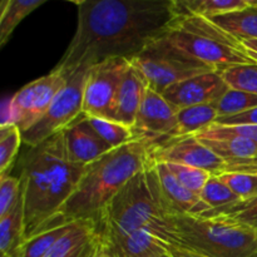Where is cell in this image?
<instances>
[{"mask_svg":"<svg viewBox=\"0 0 257 257\" xmlns=\"http://www.w3.org/2000/svg\"><path fill=\"white\" fill-rule=\"evenodd\" d=\"M200 198L207 206V211L220 210V208L241 202L240 198L215 175L206 183L202 192L200 193Z\"/></svg>","mask_w":257,"mask_h":257,"instance_id":"obj_28","label":"cell"},{"mask_svg":"<svg viewBox=\"0 0 257 257\" xmlns=\"http://www.w3.org/2000/svg\"><path fill=\"white\" fill-rule=\"evenodd\" d=\"M156 227L170 245L205 257H257L253 228L227 217L166 215Z\"/></svg>","mask_w":257,"mask_h":257,"instance_id":"obj_4","label":"cell"},{"mask_svg":"<svg viewBox=\"0 0 257 257\" xmlns=\"http://www.w3.org/2000/svg\"><path fill=\"white\" fill-rule=\"evenodd\" d=\"M89 68H80L73 73L62 90L55 95L42 119L22 133L23 143L28 147L40 145L48 138L63 132L83 114L84 87Z\"/></svg>","mask_w":257,"mask_h":257,"instance_id":"obj_9","label":"cell"},{"mask_svg":"<svg viewBox=\"0 0 257 257\" xmlns=\"http://www.w3.org/2000/svg\"><path fill=\"white\" fill-rule=\"evenodd\" d=\"M63 136L68 157L73 163L87 166L112 151L93 130L84 113L63 131Z\"/></svg>","mask_w":257,"mask_h":257,"instance_id":"obj_14","label":"cell"},{"mask_svg":"<svg viewBox=\"0 0 257 257\" xmlns=\"http://www.w3.org/2000/svg\"><path fill=\"white\" fill-rule=\"evenodd\" d=\"M215 124L220 125H242V124H257V108L242 113V114L233 115V117L218 118Z\"/></svg>","mask_w":257,"mask_h":257,"instance_id":"obj_36","label":"cell"},{"mask_svg":"<svg viewBox=\"0 0 257 257\" xmlns=\"http://www.w3.org/2000/svg\"><path fill=\"white\" fill-rule=\"evenodd\" d=\"M22 143V132L17 125H0V173L2 175H7V171L9 170L19 153Z\"/></svg>","mask_w":257,"mask_h":257,"instance_id":"obj_29","label":"cell"},{"mask_svg":"<svg viewBox=\"0 0 257 257\" xmlns=\"http://www.w3.org/2000/svg\"><path fill=\"white\" fill-rule=\"evenodd\" d=\"M210 20L240 42L257 39V0L245 9L217 15Z\"/></svg>","mask_w":257,"mask_h":257,"instance_id":"obj_21","label":"cell"},{"mask_svg":"<svg viewBox=\"0 0 257 257\" xmlns=\"http://www.w3.org/2000/svg\"><path fill=\"white\" fill-rule=\"evenodd\" d=\"M155 171L168 215L198 216L208 210L200 196L181 185L165 163H155Z\"/></svg>","mask_w":257,"mask_h":257,"instance_id":"obj_15","label":"cell"},{"mask_svg":"<svg viewBox=\"0 0 257 257\" xmlns=\"http://www.w3.org/2000/svg\"><path fill=\"white\" fill-rule=\"evenodd\" d=\"M130 65V59L112 58L89 68L83 99L84 114L112 119L115 97Z\"/></svg>","mask_w":257,"mask_h":257,"instance_id":"obj_10","label":"cell"},{"mask_svg":"<svg viewBox=\"0 0 257 257\" xmlns=\"http://www.w3.org/2000/svg\"><path fill=\"white\" fill-rule=\"evenodd\" d=\"M228 88L257 95V64H241L221 72Z\"/></svg>","mask_w":257,"mask_h":257,"instance_id":"obj_30","label":"cell"},{"mask_svg":"<svg viewBox=\"0 0 257 257\" xmlns=\"http://www.w3.org/2000/svg\"><path fill=\"white\" fill-rule=\"evenodd\" d=\"M168 252L171 253L172 257H205L193 252V251L186 250V248L182 247H177V246L173 245H168Z\"/></svg>","mask_w":257,"mask_h":257,"instance_id":"obj_38","label":"cell"},{"mask_svg":"<svg viewBox=\"0 0 257 257\" xmlns=\"http://www.w3.org/2000/svg\"><path fill=\"white\" fill-rule=\"evenodd\" d=\"M84 168L68 157L63 132L22 153L18 170L24 198L25 240L50 227L77 190Z\"/></svg>","mask_w":257,"mask_h":257,"instance_id":"obj_2","label":"cell"},{"mask_svg":"<svg viewBox=\"0 0 257 257\" xmlns=\"http://www.w3.org/2000/svg\"><path fill=\"white\" fill-rule=\"evenodd\" d=\"M155 222L103 247L112 257H147L167 252L170 243L161 236Z\"/></svg>","mask_w":257,"mask_h":257,"instance_id":"obj_18","label":"cell"},{"mask_svg":"<svg viewBox=\"0 0 257 257\" xmlns=\"http://www.w3.org/2000/svg\"><path fill=\"white\" fill-rule=\"evenodd\" d=\"M223 172H248L257 173V156L252 158L241 161H231L226 162Z\"/></svg>","mask_w":257,"mask_h":257,"instance_id":"obj_37","label":"cell"},{"mask_svg":"<svg viewBox=\"0 0 257 257\" xmlns=\"http://www.w3.org/2000/svg\"><path fill=\"white\" fill-rule=\"evenodd\" d=\"M196 138L225 162L247 160L257 156V143L237 136L216 135Z\"/></svg>","mask_w":257,"mask_h":257,"instance_id":"obj_20","label":"cell"},{"mask_svg":"<svg viewBox=\"0 0 257 257\" xmlns=\"http://www.w3.org/2000/svg\"><path fill=\"white\" fill-rule=\"evenodd\" d=\"M75 34L54 69L67 78L112 58L132 59L163 38L180 17L176 0L75 2Z\"/></svg>","mask_w":257,"mask_h":257,"instance_id":"obj_1","label":"cell"},{"mask_svg":"<svg viewBox=\"0 0 257 257\" xmlns=\"http://www.w3.org/2000/svg\"><path fill=\"white\" fill-rule=\"evenodd\" d=\"M237 136V137L246 138L257 143V124H242V125H220L212 124L211 127L201 131L195 137H206V136Z\"/></svg>","mask_w":257,"mask_h":257,"instance_id":"obj_35","label":"cell"},{"mask_svg":"<svg viewBox=\"0 0 257 257\" xmlns=\"http://www.w3.org/2000/svg\"><path fill=\"white\" fill-rule=\"evenodd\" d=\"M217 177L240 198L248 201L257 197V173L222 172Z\"/></svg>","mask_w":257,"mask_h":257,"instance_id":"obj_32","label":"cell"},{"mask_svg":"<svg viewBox=\"0 0 257 257\" xmlns=\"http://www.w3.org/2000/svg\"><path fill=\"white\" fill-rule=\"evenodd\" d=\"M25 240L24 198L23 191L17 205L10 212L0 217V251L12 257Z\"/></svg>","mask_w":257,"mask_h":257,"instance_id":"obj_22","label":"cell"},{"mask_svg":"<svg viewBox=\"0 0 257 257\" xmlns=\"http://www.w3.org/2000/svg\"><path fill=\"white\" fill-rule=\"evenodd\" d=\"M72 223L50 228L27 238L12 257H45L59 238L68 232Z\"/></svg>","mask_w":257,"mask_h":257,"instance_id":"obj_25","label":"cell"},{"mask_svg":"<svg viewBox=\"0 0 257 257\" xmlns=\"http://www.w3.org/2000/svg\"><path fill=\"white\" fill-rule=\"evenodd\" d=\"M217 118L218 113L215 103L178 109L175 130L172 131L168 140L197 135L201 131L215 124Z\"/></svg>","mask_w":257,"mask_h":257,"instance_id":"obj_19","label":"cell"},{"mask_svg":"<svg viewBox=\"0 0 257 257\" xmlns=\"http://www.w3.org/2000/svg\"><path fill=\"white\" fill-rule=\"evenodd\" d=\"M147 89L148 83L146 78L135 65L131 64L115 97L112 120L132 128Z\"/></svg>","mask_w":257,"mask_h":257,"instance_id":"obj_16","label":"cell"},{"mask_svg":"<svg viewBox=\"0 0 257 257\" xmlns=\"http://www.w3.org/2000/svg\"><path fill=\"white\" fill-rule=\"evenodd\" d=\"M152 150L151 141L135 140L85 166L77 190L48 230L75 221H90L97 225L104 208L122 186L155 165Z\"/></svg>","mask_w":257,"mask_h":257,"instance_id":"obj_3","label":"cell"},{"mask_svg":"<svg viewBox=\"0 0 257 257\" xmlns=\"http://www.w3.org/2000/svg\"><path fill=\"white\" fill-rule=\"evenodd\" d=\"M228 85L218 70L196 75L190 79L171 85L162 93L163 97L177 109L193 105L208 104L220 99Z\"/></svg>","mask_w":257,"mask_h":257,"instance_id":"obj_13","label":"cell"},{"mask_svg":"<svg viewBox=\"0 0 257 257\" xmlns=\"http://www.w3.org/2000/svg\"><path fill=\"white\" fill-rule=\"evenodd\" d=\"M95 257H112L109 255V253L107 252V251H105V248L103 247V245H102V247H100V250L98 251V253L97 255H95Z\"/></svg>","mask_w":257,"mask_h":257,"instance_id":"obj_40","label":"cell"},{"mask_svg":"<svg viewBox=\"0 0 257 257\" xmlns=\"http://www.w3.org/2000/svg\"><path fill=\"white\" fill-rule=\"evenodd\" d=\"M130 62L142 73L148 87L161 94L176 83L216 70L177 50L165 38L151 44Z\"/></svg>","mask_w":257,"mask_h":257,"instance_id":"obj_7","label":"cell"},{"mask_svg":"<svg viewBox=\"0 0 257 257\" xmlns=\"http://www.w3.org/2000/svg\"><path fill=\"white\" fill-rule=\"evenodd\" d=\"M45 0H4L0 10V47H4L23 19L43 5Z\"/></svg>","mask_w":257,"mask_h":257,"instance_id":"obj_23","label":"cell"},{"mask_svg":"<svg viewBox=\"0 0 257 257\" xmlns=\"http://www.w3.org/2000/svg\"><path fill=\"white\" fill-rule=\"evenodd\" d=\"M67 80L62 72L53 69L49 74L28 83L3 104L2 125L15 124L22 133L32 128L47 113Z\"/></svg>","mask_w":257,"mask_h":257,"instance_id":"obj_8","label":"cell"},{"mask_svg":"<svg viewBox=\"0 0 257 257\" xmlns=\"http://www.w3.org/2000/svg\"><path fill=\"white\" fill-rule=\"evenodd\" d=\"M22 193L19 177L2 175L0 177V217L7 215L17 205Z\"/></svg>","mask_w":257,"mask_h":257,"instance_id":"obj_34","label":"cell"},{"mask_svg":"<svg viewBox=\"0 0 257 257\" xmlns=\"http://www.w3.org/2000/svg\"><path fill=\"white\" fill-rule=\"evenodd\" d=\"M103 242L90 221H75L45 257H95Z\"/></svg>","mask_w":257,"mask_h":257,"instance_id":"obj_17","label":"cell"},{"mask_svg":"<svg viewBox=\"0 0 257 257\" xmlns=\"http://www.w3.org/2000/svg\"><path fill=\"white\" fill-rule=\"evenodd\" d=\"M178 109L161 93L148 87L132 131L137 140L161 142L168 140L175 130Z\"/></svg>","mask_w":257,"mask_h":257,"instance_id":"obj_12","label":"cell"},{"mask_svg":"<svg viewBox=\"0 0 257 257\" xmlns=\"http://www.w3.org/2000/svg\"><path fill=\"white\" fill-rule=\"evenodd\" d=\"M242 44L243 47H245L247 54L250 55L251 59H252L255 63H257V39L243 40Z\"/></svg>","mask_w":257,"mask_h":257,"instance_id":"obj_39","label":"cell"},{"mask_svg":"<svg viewBox=\"0 0 257 257\" xmlns=\"http://www.w3.org/2000/svg\"><path fill=\"white\" fill-rule=\"evenodd\" d=\"M166 166L173 173V176L177 178L181 185L185 186L187 190H190L191 192L196 193L198 196L202 192L203 187L208 182V180L213 176L207 171L190 167V166L175 165V163H167Z\"/></svg>","mask_w":257,"mask_h":257,"instance_id":"obj_33","label":"cell"},{"mask_svg":"<svg viewBox=\"0 0 257 257\" xmlns=\"http://www.w3.org/2000/svg\"><path fill=\"white\" fill-rule=\"evenodd\" d=\"M251 227L253 228V231H255V233H256V237H257V223H253V225L251 226Z\"/></svg>","mask_w":257,"mask_h":257,"instance_id":"obj_42","label":"cell"},{"mask_svg":"<svg viewBox=\"0 0 257 257\" xmlns=\"http://www.w3.org/2000/svg\"><path fill=\"white\" fill-rule=\"evenodd\" d=\"M88 120H89L93 130L97 132V135L112 150L119 148L127 143L132 142V141L137 140L132 128L119 122L98 117H88Z\"/></svg>","mask_w":257,"mask_h":257,"instance_id":"obj_26","label":"cell"},{"mask_svg":"<svg viewBox=\"0 0 257 257\" xmlns=\"http://www.w3.org/2000/svg\"><path fill=\"white\" fill-rule=\"evenodd\" d=\"M198 216L202 217H227L236 222L252 226L257 223V197L248 201H241L235 205L215 211H206Z\"/></svg>","mask_w":257,"mask_h":257,"instance_id":"obj_31","label":"cell"},{"mask_svg":"<svg viewBox=\"0 0 257 257\" xmlns=\"http://www.w3.org/2000/svg\"><path fill=\"white\" fill-rule=\"evenodd\" d=\"M172 47L218 72L241 64H257L242 42L210 19L198 15H180L165 37Z\"/></svg>","mask_w":257,"mask_h":257,"instance_id":"obj_6","label":"cell"},{"mask_svg":"<svg viewBox=\"0 0 257 257\" xmlns=\"http://www.w3.org/2000/svg\"><path fill=\"white\" fill-rule=\"evenodd\" d=\"M218 118L233 117L242 114L248 110L257 108V95L243 90L228 88L225 94L215 102ZM217 118V119H218Z\"/></svg>","mask_w":257,"mask_h":257,"instance_id":"obj_27","label":"cell"},{"mask_svg":"<svg viewBox=\"0 0 257 257\" xmlns=\"http://www.w3.org/2000/svg\"><path fill=\"white\" fill-rule=\"evenodd\" d=\"M152 161L153 163L190 166L215 176L222 173L226 166L225 161L217 157L195 136L153 142Z\"/></svg>","mask_w":257,"mask_h":257,"instance_id":"obj_11","label":"cell"},{"mask_svg":"<svg viewBox=\"0 0 257 257\" xmlns=\"http://www.w3.org/2000/svg\"><path fill=\"white\" fill-rule=\"evenodd\" d=\"M253 0H176L181 15H198L210 18L235 10L245 9Z\"/></svg>","mask_w":257,"mask_h":257,"instance_id":"obj_24","label":"cell"},{"mask_svg":"<svg viewBox=\"0 0 257 257\" xmlns=\"http://www.w3.org/2000/svg\"><path fill=\"white\" fill-rule=\"evenodd\" d=\"M147 257H172L171 256V253L168 252H165V253H158V255H152V256H147Z\"/></svg>","mask_w":257,"mask_h":257,"instance_id":"obj_41","label":"cell"},{"mask_svg":"<svg viewBox=\"0 0 257 257\" xmlns=\"http://www.w3.org/2000/svg\"><path fill=\"white\" fill-rule=\"evenodd\" d=\"M168 215L161 195L155 165L137 173L103 211L95 225L103 245L120 240Z\"/></svg>","mask_w":257,"mask_h":257,"instance_id":"obj_5","label":"cell"}]
</instances>
